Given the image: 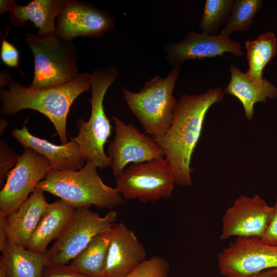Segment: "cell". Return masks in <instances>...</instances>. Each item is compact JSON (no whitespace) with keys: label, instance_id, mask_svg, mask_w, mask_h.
Listing matches in <instances>:
<instances>
[{"label":"cell","instance_id":"5bb4252c","mask_svg":"<svg viewBox=\"0 0 277 277\" xmlns=\"http://www.w3.org/2000/svg\"><path fill=\"white\" fill-rule=\"evenodd\" d=\"M164 49L166 61L173 67H180L187 60L214 57L227 52L235 56L244 54L240 43L228 36L192 31L185 34L180 42L166 44Z\"/></svg>","mask_w":277,"mask_h":277},{"label":"cell","instance_id":"52a82bcc","mask_svg":"<svg viewBox=\"0 0 277 277\" xmlns=\"http://www.w3.org/2000/svg\"><path fill=\"white\" fill-rule=\"evenodd\" d=\"M117 219L110 210L104 216L89 208H75L65 229L44 255L46 263L67 264L81 252L97 234L110 230Z\"/></svg>","mask_w":277,"mask_h":277},{"label":"cell","instance_id":"4316f807","mask_svg":"<svg viewBox=\"0 0 277 277\" xmlns=\"http://www.w3.org/2000/svg\"><path fill=\"white\" fill-rule=\"evenodd\" d=\"M20 155L11 149L3 140L0 142V185L2 188L4 180L17 164Z\"/></svg>","mask_w":277,"mask_h":277},{"label":"cell","instance_id":"9c48e42d","mask_svg":"<svg viewBox=\"0 0 277 277\" xmlns=\"http://www.w3.org/2000/svg\"><path fill=\"white\" fill-rule=\"evenodd\" d=\"M218 268L224 277H250L277 268V246L256 238H237L217 256Z\"/></svg>","mask_w":277,"mask_h":277},{"label":"cell","instance_id":"d6986e66","mask_svg":"<svg viewBox=\"0 0 277 277\" xmlns=\"http://www.w3.org/2000/svg\"><path fill=\"white\" fill-rule=\"evenodd\" d=\"M231 78L224 89L225 93L235 97L243 106L246 118L251 121L254 115V105L277 97V87L265 78L257 82L250 78L235 65L229 66Z\"/></svg>","mask_w":277,"mask_h":277},{"label":"cell","instance_id":"6da1fadb","mask_svg":"<svg viewBox=\"0 0 277 277\" xmlns=\"http://www.w3.org/2000/svg\"><path fill=\"white\" fill-rule=\"evenodd\" d=\"M224 93L221 88H215L199 94H182L176 102L168 129L154 138L164 152L175 184L192 186L191 160L206 115L212 105L222 101Z\"/></svg>","mask_w":277,"mask_h":277},{"label":"cell","instance_id":"ffe728a7","mask_svg":"<svg viewBox=\"0 0 277 277\" xmlns=\"http://www.w3.org/2000/svg\"><path fill=\"white\" fill-rule=\"evenodd\" d=\"M75 208L60 199L49 203L36 228L26 246L28 250L44 254L47 246L61 235Z\"/></svg>","mask_w":277,"mask_h":277},{"label":"cell","instance_id":"4dcf8cb0","mask_svg":"<svg viewBox=\"0 0 277 277\" xmlns=\"http://www.w3.org/2000/svg\"><path fill=\"white\" fill-rule=\"evenodd\" d=\"M8 240L6 216L0 214V251L2 252Z\"/></svg>","mask_w":277,"mask_h":277},{"label":"cell","instance_id":"ac0fdd59","mask_svg":"<svg viewBox=\"0 0 277 277\" xmlns=\"http://www.w3.org/2000/svg\"><path fill=\"white\" fill-rule=\"evenodd\" d=\"M44 192L35 189L15 211L6 216L8 240L26 247L49 204Z\"/></svg>","mask_w":277,"mask_h":277},{"label":"cell","instance_id":"4fadbf2b","mask_svg":"<svg viewBox=\"0 0 277 277\" xmlns=\"http://www.w3.org/2000/svg\"><path fill=\"white\" fill-rule=\"evenodd\" d=\"M272 207L260 196L241 195L222 218L221 240L231 236L260 238L269 223Z\"/></svg>","mask_w":277,"mask_h":277},{"label":"cell","instance_id":"f1b7e54d","mask_svg":"<svg viewBox=\"0 0 277 277\" xmlns=\"http://www.w3.org/2000/svg\"><path fill=\"white\" fill-rule=\"evenodd\" d=\"M8 30L5 36L2 38L0 57L2 62L7 66L11 68H17L19 65V53L16 47L6 39Z\"/></svg>","mask_w":277,"mask_h":277},{"label":"cell","instance_id":"83f0119b","mask_svg":"<svg viewBox=\"0 0 277 277\" xmlns=\"http://www.w3.org/2000/svg\"><path fill=\"white\" fill-rule=\"evenodd\" d=\"M41 277H93L81 273L69 265L46 263Z\"/></svg>","mask_w":277,"mask_h":277},{"label":"cell","instance_id":"1f68e13d","mask_svg":"<svg viewBox=\"0 0 277 277\" xmlns=\"http://www.w3.org/2000/svg\"><path fill=\"white\" fill-rule=\"evenodd\" d=\"M250 277H277V268L264 270Z\"/></svg>","mask_w":277,"mask_h":277},{"label":"cell","instance_id":"e0dca14e","mask_svg":"<svg viewBox=\"0 0 277 277\" xmlns=\"http://www.w3.org/2000/svg\"><path fill=\"white\" fill-rule=\"evenodd\" d=\"M28 118L22 128L11 130L13 137L24 148H29L47 159L52 169L58 170H77L85 165L77 143L71 138L70 142L55 145L33 135L27 128Z\"/></svg>","mask_w":277,"mask_h":277},{"label":"cell","instance_id":"277c9868","mask_svg":"<svg viewBox=\"0 0 277 277\" xmlns=\"http://www.w3.org/2000/svg\"><path fill=\"white\" fill-rule=\"evenodd\" d=\"M118 70L114 65L96 68L90 76L91 97V114L85 121L76 120L78 133L71 138L78 145L80 152L86 162L104 169L111 166V160L106 154L104 146L111 134L112 125L104 107V99L110 86L115 81Z\"/></svg>","mask_w":277,"mask_h":277},{"label":"cell","instance_id":"cb8c5ba5","mask_svg":"<svg viewBox=\"0 0 277 277\" xmlns=\"http://www.w3.org/2000/svg\"><path fill=\"white\" fill-rule=\"evenodd\" d=\"M262 6L261 0L234 1L228 21L220 34L229 36L235 32L247 30Z\"/></svg>","mask_w":277,"mask_h":277},{"label":"cell","instance_id":"9a60e30c","mask_svg":"<svg viewBox=\"0 0 277 277\" xmlns=\"http://www.w3.org/2000/svg\"><path fill=\"white\" fill-rule=\"evenodd\" d=\"M146 255L133 230L123 223L114 224L103 277H125L146 260Z\"/></svg>","mask_w":277,"mask_h":277},{"label":"cell","instance_id":"d6a6232c","mask_svg":"<svg viewBox=\"0 0 277 277\" xmlns=\"http://www.w3.org/2000/svg\"><path fill=\"white\" fill-rule=\"evenodd\" d=\"M0 277H7L6 268L3 260L0 258Z\"/></svg>","mask_w":277,"mask_h":277},{"label":"cell","instance_id":"f546056e","mask_svg":"<svg viewBox=\"0 0 277 277\" xmlns=\"http://www.w3.org/2000/svg\"><path fill=\"white\" fill-rule=\"evenodd\" d=\"M272 207V210L269 223L260 239L267 244L277 246V198Z\"/></svg>","mask_w":277,"mask_h":277},{"label":"cell","instance_id":"603a6c76","mask_svg":"<svg viewBox=\"0 0 277 277\" xmlns=\"http://www.w3.org/2000/svg\"><path fill=\"white\" fill-rule=\"evenodd\" d=\"M248 69L246 75L254 81L262 82L263 70L267 64L276 55L277 42L275 35L268 31L259 35L253 41L245 42Z\"/></svg>","mask_w":277,"mask_h":277},{"label":"cell","instance_id":"7c38bea8","mask_svg":"<svg viewBox=\"0 0 277 277\" xmlns=\"http://www.w3.org/2000/svg\"><path fill=\"white\" fill-rule=\"evenodd\" d=\"M114 28V17L106 10L85 2L65 0L57 17L55 34L72 41L78 36L98 37Z\"/></svg>","mask_w":277,"mask_h":277},{"label":"cell","instance_id":"7a4b0ae2","mask_svg":"<svg viewBox=\"0 0 277 277\" xmlns=\"http://www.w3.org/2000/svg\"><path fill=\"white\" fill-rule=\"evenodd\" d=\"M91 74L81 72L72 82L50 88L22 85L11 78L9 70L0 76L1 112L14 115L25 109L38 111L53 124L62 144L68 143L66 123L72 104L81 94L90 89Z\"/></svg>","mask_w":277,"mask_h":277},{"label":"cell","instance_id":"30bf717a","mask_svg":"<svg viewBox=\"0 0 277 277\" xmlns=\"http://www.w3.org/2000/svg\"><path fill=\"white\" fill-rule=\"evenodd\" d=\"M24 148L1 188L0 214L4 216L15 211L52 168L50 162L45 156L30 148Z\"/></svg>","mask_w":277,"mask_h":277},{"label":"cell","instance_id":"8992f818","mask_svg":"<svg viewBox=\"0 0 277 277\" xmlns=\"http://www.w3.org/2000/svg\"><path fill=\"white\" fill-rule=\"evenodd\" d=\"M25 41L34 58L33 78L29 86L50 88L68 84L80 74L77 54L72 41L55 35L42 37L32 33L25 34Z\"/></svg>","mask_w":277,"mask_h":277},{"label":"cell","instance_id":"8fae6325","mask_svg":"<svg viewBox=\"0 0 277 277\" xmlns=\"http://www.w3.org/2000/svg\"><path fill=\"white\" fill-rule=\"evenodd\" d=\"M115 135L107 147L111 171L116 177L129 165L165 157L163 150L152 137L141 132L134 125L112 116Z\"/></svg>","mask_w":277,"mask_h":277},{"label":"cell","instance_id":"ba28073f","mask_svg":"<svg viewBox=\"0 0 277 277\" xmlns=\"http://www.w3.org/2000/svg\"><path fill=\"white\" fill-rule=\"evenodd\" d=\"M116 188L124 199L154 202L171 197L175 184L171 167L164 158L132 164L116 177Z\"/></svg>","mask_w":277,"mask_h":277},{"label":"cell","instance_id":"3957f363","mask_svg":"<svg viewBox=\"0 0 277 277\" xmlns=\"http://www.w3.org/2000/svg\"><path fill=\"white\" fill-rule=\"evenodd\" d=\"M96 166L86 162L77 170H58L51 168L35 189L58 197L74 208L112 210L125 203L117 189L104 183Z\"/></svg>","mask_w":277,"mask_h":277},{"label":"cell","instance_id":"836d02e7","mask_svg":"<svg viewBox=\"0 0 277 277\" xmlns=\"http://www.w3.org/2000/svg\"><path fill=\"white\" fill-rule=\"evenodd\" d=\"M8 122L4 118H1L0 120V134L1 135L3 133L5 128L7 126Z\"/></svg>","mask_w":277,"mask_h":277},{"label":"cell","instance_id":"2e32d148","mask_svg":"<svg viewBox=\"0 0 277 277\" xmlns=\"http://www.w3.org/2000/svg\"><path fill=\"white\" fill-rule=\"evenodd\" d=\"M65 0H32L25 6L14 0L0 1V14L10 13L11 23L22 27L29 21L38 29L37 34L46 37L55 35V19L61 14Z\"/></svg>","mask_w":277,"mask_h":277},{"label":"cell","instance_id":"7402d4cb","mask_svg":"<svg viewBox=\"0 0 277 277\" xmlns=\"http://www.w3.org/2000/svg\"><path fill=\"white\" fill-rule=\"evenodd\" d=\"M111 229L96 235L86 248L71 261L70 265L86 275L103 277L107 259Z\"/></svg>","mask_w":277,"mask_h":277},{"label":"cell","instance_id":"484cf974","mask_svg":"<svg viewBox=\"0 0 277 277\" xmlns=\"http://www.w3.org/2000/svg\"><path fill=\"white\" fill-rule=\"evenodd\" d=\"M170 268L166 259L155 255L144 261L125 277H168Z\"/></svg>","mask_w":277,"mask_h":277},{"label":"cell","instance_id":"d4e9b609","mask_svg":"<svg viewBox=\"0 0 277 277\" xmlns=\"http://www.w3.org/2000/svg\"><path fill=\"white\" fill-rule=\"evenodd\" d=\"M234 2L233 0H206L199 29L203 33L212 34L221 26L226 25Z\"/></svg>","mask_w":277,"mask_h":277},{"label":"cell","instance_id":"5b68a950","mask_svg":"<svg viewBox=\"0 0 277 277\" xmlns=\"http://www.w3.org/2000/svg\"><path fill=\"white\" fill-rule=\"evenodd\" d=\"M180 72V67H173L164 78L156 74L138 92L122 87L129 110L153 138L164 135L172 123L177 102L173 93Z\"/></svg>","mask_w":277,"mask_h":277},{"label":"cell","instance_id":"44dd1931","mask_svg":"<svg viewBox=\"0 0 277 277\" xmlns=\"http://www.w3.org/2000/svg\"><path fill=\"white\" fill-rule=\"evenodd\" d=\"M7 277H41L46 263L44 254L30 251L8 240L2 251Z\"/></svg>","mask_w":277,"mask_h":277}]
</instances>
